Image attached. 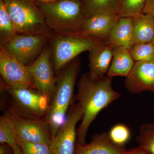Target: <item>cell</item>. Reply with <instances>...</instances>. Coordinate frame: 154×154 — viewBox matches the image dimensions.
<instances>
[{"instance_id":"obj_1","label":"cell","mask_w":154,"mask_h":154,"mask_svg":"<svg viewBox=\"0 0 154 154\" xmlns=\"http://www.w3.org/2000/svg\"><path fill=\"white\" fill-rule=\"evenodd\" d=\"M112 77L107 75L98 80L92 79L88 72L81 76L77 85L75 99L84 115L77 130L76 144L86 143L89 127L99 112L121 97V94L112 88Z\"/></svg>"},{"instance_id":"obj_2","label":"cell","mask_w":154,"mask_h":154,"mask_svg":"<svg viewBox=\"0 0 154 154\" xmlns=\"http://www.w3.org/2000/svg\"><path fill=\"white\" fill-rule=\"evenodd\" d=\"M81 68L79 56L56 75L55 93L45 118L49 127L52 139L63 124L66 113L75 100V87Z\"/></svg>"},{"instance_id":"obj_3","label":"cell","mask_w":154,"mask_h":154,"mask_svg":"<svg viewBox=\"0 0 154 154\" xmlns=\"http://www.w3.org/2000/svg\"><path fill=\"white\" fill-rule=\"evenodd\" d=\"M1 107L6 111L22 118L43 119L50 106L48 99L37 89L33 88L14 89L1 83Z\"/></svg>"},{"instance_id":"obj_4","label":"cell","mask_w":154,"mask_h":154,"mask_svg":"<svg viewBox=\"0 0 154 154\" xmlns=\"http://www.w3.org/2000/svg\"><path fill=\"white\" fill-rule=\"evenodd\" d=\"M37 4L51 32L72 34L79 32L86 19L80 0H56Z\"/></svg>"},{"instance_id":"obj_5","label":"cell","mask_w":154,"mask_h":154,"mask_svg":"<svg viewBox=\"0 0 154 154\" xmlns=\"http://www.w3.org/2000/svg\"><path fill=\"white\" fill-rule=\"evenodd\" d=\"M102 41L79 34L51 32L49 48L54 70L57 75L82 53L89 51Z\"/></svg>"},{"instance_id":"obj_6","label":"cell","mask_w":154,"mask_h":154,"mask_svg":"<svg viewBox=\"0 0 154 154\" xmlns=\"http://www.w3.org/2000/svg\"><path fill=\"white\" fill-rule=\"evenodd\" d=\"M18 33L23 35L51 34L35 0H4Z\"/></svg>"},{"instance_id":"obj_7","label":"cell","mask_w":154,"mask_h":154,"mask_svg":"<svg viewBox=\"0 0 154 154\" xmlns=\"http://www.w3.org/2000/svg\"><path fill=\"white\" fill-rule=\"evenodd\" d=\"M51 34L23 35L18 34L1 42V48L14 56L25 66L34 61L50 40Z\"/></svg>"},{"instance_id":"obj_8","label":"cell","mask_w":154,"mask_h":154,"mask_svg":"<svg viewBox=\"0 0 154 154\" xmlns=\"http://www.w3.org/2000/svg\"><path fill=\"white\" fill-rule=\"evenodd\" d=\"M26 66L36 89L47 97L51 104L56 91L57 78L49 47L46 45L37 58Z\"/></svg>"},{"instance_id":"obj_9","label":"cell","mask_w":154,"mask_h":154,"mask_svg":"<svg viewBox=\"0 0 154 154\" xmlns=\"http://www.w3.org/2000/svg\"><path fill=\"white\" fill-rule=\"evenodd\" d=\"M75 101L69 109L65 121L50 144L51 154H75L77 140L76 126L84 115L82 107Z\"/></svg>"},{"instance_id":"obj_10","label":"cell","mask_w":154,"mask_h":154,"mask_svg":"<svg viewBox=\"0 0 154 154\" xmlns=\"http://www.w3.org/2000/svg\"><path fill=\"white\" fill-rule=\"evenodd\" d=\"M0 73L8 88L36 89L26 66L2 48L0 49Z\"/></svg>"},{"instance_id":"obj_11","label":"cell","mask_w":154,"mask_h":154,"mask_svg":"<svg viewBox=\"0 0 154 154\" xmlns=\"http://www.w3.org/2000/svg\"><path fill=\"white\" fill-rule=\"evenodd\" d=\"M9 113L14 121L18 137L26 141L50 145L52 135L45 119H30Z\"/></svg>"},{"instance_id":"obj_12","label":"cell","mask_w":154,"mask_h":154,"mask_svg":"<svg viewBox=\"0 0 154 154\" xmlns=\"http://www.w3.org/2000/svg\"><path fill=\"white\" fill-rule=\"evenodd\" d=\"M125 87L131 94L148 91L154 93V60L135 62L125 81Z\"/></svg>"},{"instance_id":"obj_13","label":"cell","mask_w":154,"mask_h":154,"mask_svg":"<svg viewBox=\"0 0 154 154\" xmlns=\"http://www.w3.org/2000/svg\"><path fill=\"white\" fill-rule=\"evenodd\" d=\"M115 48L102 41L89 51L88 72L92 79H101L106 75Z\"/></svg>"},{"instance_id":"obj_14","label":"cell","mask_w":154,"mask_h":154,"mask_svg":"<svg viewBox=\"0 0 154 154\" xmlns=\"http://www.w3.org/2000/svg\"><path fill=\"white\" fill-rule=\"evenodd\" d=\"M119 18L118 15L105 14H96L86 18L77 34L105 41Z\"/></svg>"},{"instance_id":"obj_15","label":"cell","mask_w":154,"mask_h":154,"mask_svg":"<svg viewBox=\"0 0 154 154\" xmlns=\"http://www.w3.org/2000/svg\"><path fill=\"white\" fill-rule=\"evenodd\" d=\"M123 146L117 145L111 140L108 133L97 134L88 143H76L74 154H126Z\"/></svg>"},{"instance_id":"obj_16","label":"cell","mask_w":154,"mask_h":154,"mask_svg":"<svg viewBox=\"0 0 154 154\" xmlns=\"http://www.w3.org/2000/svg\"><path fill=\"white\" fill-rule=\"evenodd\" d=\"M132 18L120 17L110 31L105 43L116 48H132Z\"/></svg>"},{"instance_id":"obj_17","label":"cell","mask_w":154,"mask_h":154,"mask_svg":"<svg viewBox=\"0 0 154 154\" xmlns=\"http://www.w3.org/2000/svg\"><path fill=\"white\" fill-rule=\"evenodd\" d=\"M132 18V45L152 42L154 36V16L142 13Z\"/></svg>"},{"instance_id":"obj_18","label":"cell","mask_w":154,"mask_h":154,"mask_svg":"<svg viewBox=\"0 0 154 154\" xmlns=\"http://www.w3.org/2000/svg\"><path fill=\"white\" fill-rule=\"evenodd\" d=\"M135 63L130 50L126 48L116 47L113 58L106 75L111 77H125L129 75Z\"/></svg>"},{"instance_id":"obj_19","label":"cell","mask_w":154,"mask_h":154,"mask_svg":"<svg viewBox=\"0 0 154 154\" xmlns=\"http://www.w3.org/2000/svg\"><path fill=\"white\" fill-rule=\"evenodd\" d=\"M86 18L99 14L119 16L122 0H80Z\"/></svg>"},{"instance_id":"obj_20","label":"cell","mask_w":154,"mask_h":154,"mask_svg":"<svg viewBox=\"0 0 154 154\" xmlns=\"http://www.w3.org/2000/svg\"><path fill=\"white\" fill-rule=\"evenodd\" d=\"M0 143L14 147L17 144V134L13 119L8 112L4 111L0 117Z\"/></svg>"},{"instance_id":"obj_21","label":"cell","mask_w":154,"mask_h":154,"mask_svg":"<svg viewBox=\"0 0 154 154\" xmlns=\"http://www.w3.org/2000/svg\"><path fill=\"white\" fill-rule=\"evenodd\" d=\"M19 34L5 5L0 0V37L1 42L8 40Z\"/></svg>"},{"instance_id":"obj_22","label":"cell","mask_w":154,"mask_h":154,"mask_svg":"<svg viewBox=\"0 0 154 154\" xmlns=\"http://www.w3.org/2000/svg\"><path fill=\"white\" fill-rule=\"evenodd\" d=\"M136 140L140 147L150 154H154V123L142 125Z\"/></svg>"},{"instance_id":"obj_23","label":"cell","mask_w":154,"mask_h":154,"mask_svg":"<svg viewBox=\"0 0 154 154\" xmlns=\"http://www.w3.org/2000/svg\"><path fill=\"white\" fill-rule=\"evenodd\" d=\"M146 0H122L119 17L133 18L142 14Z\"/></svg>"},{"instance_id":"obj_24","label":"cell","mask_w":154,"mask_h":154,"mask_svg":"<svg viewBox=\"0 0 154 154\" xmlns=\"http://www.w3.org/2000/svg\"><path fill=\"white\" fill-rule=\"evenodd\" d=\"M130 50L135 62L154 60V46L152 42L135 45Z\"/></svg>"},{"instance_id":"obj_25","label":"cell","mask_w":154,"mask_h":154,"mask_svg":"<svg viewBox=\"0 0 154 154\" xmlns=\"http://www.w3.org/2000/svg\"><path fill=\"white\" fill-rule=\"evenodd\" d=\"M17 143L23 154H51L49 145L30 142L17 136Z\"/></svg>"},{"instance_id":"obj_26","label":"cell","mask_w":154,"mask_h":154,"mask_svg":"<svg viewBox=\"0 0 154 154\" xmlns=\"http://www.w3.org/2000/svg\"><path fill=\"white\" fill-rule=\"evenodd\" d=\"M108 134L113 143L123 146L129 140L131 133L129 128L125 125L117 124L112 128Z\"/></svg>"},{"instance_id":"obj_27","label":"cell","mask_w":154,"mask_h":154,"mask_svg":"<svg viewBox=\"0 0 154 154\" xmlns=\"http://www.w3.org/2000/svg\"><path fill=\"white\" fill-rule=\"evenodd\" d=\"M142 13L154 16V0H146Z\"/></svg>"},{"instance_id":"obj_28","label":"cell","mask_w":154,"mask_h":154,"mask_svg":"<svg viewBox=\"0 0 154 154\" xmlns=\"http://www.w3.org/2000/svg\"><path fill=\"white\" fill-rule=\"evenodd\" d=\"M0 154H14L13 148L7 144H1Z\"/></svg>"},{"instance_id":"obj_29","label":"cell","mask_w":154,"mask_h":154,"mask_svg":"<svg viewBox=\"0 0 154 154\" xmlns=\"http://www.w3.org/2000/svg\"><path fill=\"white\" fill-rule=\"evenodd\" d=\"M126 154H150L145 150L142 148L140 147H138L136 148L130 150Z\"/></svg>"},{"instance_id":"obj_30","label":"cell","mask_w":154,"mask_h":154,"mask_svg":"<svg viewBox=\"0 0 154 154\" xmlns=\"http://www.w3.org/2000/svg\"><path fill=\"white\" fill-rule=\"evenodd\" d=\"M13 149L14 150V154H23L22 150L18 144L14 146Z\"/></svg>"},{"instance_id":"obj_31","label":"cell","mask_w":154,"mask_h":154,"mask_svg":"<svg viewBox=\"0 0 154 154\" xmlns=\"http://www.w3.org/2000/svg\"><path fill=\"white\" fill-rule=\"evenodd\" d=\"M37 1L38 3H48L50 2H54V1H56V0H35V1Z\"/></svg>"},{"instance_id":"obj_32","label":"cell","mask_w":154,"mask_h":154,"mask_svg":"<svg viewBox=\"0 0 154 154\" xmlns=\"http://www.w3.org/2000/svg\"><path fill=\"white\" fill-rule=\"evenodd\" d=\"M152 43L153 45L154 46V36L152 42Z\"/></svg>"},{"instance_id":"obj_33","label":"cell","mask_w":154,"mask_h":154,"mask_svg":"<svg viewBox=\"0 0 154 154\" xmlns=\"http://www.w3.org/2000/svg\"></svg>"}]
</instances>
